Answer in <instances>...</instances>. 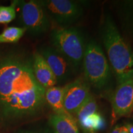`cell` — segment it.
Masks as SVG:
<instances>
[{"mask_svg":"<svg viewBox=\"0 0 133 133\" xmlns=\"http://www.w3.org/2000/svg\"><path fill=\"white\" fill-rule=\"evenodd\" d=\"M102 38L118 84L133 77V51L109 15L104 18Z\"/></svg>","mask_w":133,"mask_h":133,"instance_id":"1","label":"cell"},{"mask_svg":"<svg viewBox=\"0 0 133 133\" xmlns=\"http://www.w3.org/2000/svg\"><path fill=\"white\" fill-rule=\"evenodd\" d=\"M45 91L33 74L11 96L0 102L3 114L8 118H19L36 114L46 101Z\"/></svg>","mask_w":133,"mask_h":133,"instance_id":"2","label":"cell"},{"mask_svg":"<svg viewBox=\"0 0 133 133\" xmlns=\"http://www.w3.org/2000/svg\"><path fill=\"white\" fill-rule=\"evenodd\" d=\"M82 64L84 77L89 84L99 89L107 86L112 77L110 66L102 49L96 41L86 44Z\"/></svg>","mask_w":133,"mask_h":133,"instance_id":"3","label":"cell"},{"mask_svg":"<svg viewBox=\"0 0 133 133\" xmlns=\"http://www.w3.org/2000/svg\"><path fill=\"white\" fill-rule=\"evenodd\" d=\"M54 49L64 56L74 68L82 64L86 46L84 38L78 30L73 27H61L52 32Z\"/></svg>","mask_w":133,"mask_h":133,"instance_id":"4","label":"cell"},{"mask_svg":"<svg viewBox=\"0 0 133 133\" xmlns=\"http://www.w3.org/2000/svg\"><path fill=\"white\" fill-rule=\"evenodd\" d=\"M33 75L32 67L21 62H10L0 66V102Z\"/></svg>","mask_w":133,"mask_h":133,"instance_id":"5","label":"cell"},{"mask_svg":"<svg viewBox=\"0 0 133 133\" xmlns=\"http://www.w3.org/2000/svg\"><path fill=\"white\" fill-rule=\"evenodd\" d=\"M40 4L61 27H69L82 16L83 9L79 3L70 0H47Z\"/></svg>","mask_w":133,"mask_h":133,"instance_id":"6","label":"cell"},{"mask_svg":"<svg viewBox=\"0 0 133 133\" xmlns=\"http://www.w3.org/2000/svg\"><path fill=\"white\" fill-rule=\"evenodd\" d=\"M21 16L24 27L33 34H40L49 29V19L40 3L29 1L22 3Z\"/></svg>","mask_w":133,"mask_h":133,"instance_id":"7","label":"cell"},{"mask_svg":"<svg viewBox=\"0 0 133 133\" xmlns=\"http://www.w3.org/2000/svg\"><path fill=\"white\" fill-rule=\"evenodd\" d=\"M112 123L133 112V77L118 84L111 99Z\"/></svg>","mask_w":133,"mask_h":133,"instance_id":"8","label":"cell"},{"mask_svg":"<svg viewBox=\"0 0 133 133\" xmlns=\"http://www.w3.org/2000/svg\"><path fill=\"white\" fill-rule=\"evenodd\" d=\"M66 86L64 107L66 112L74 116L92 96L89 84L86 79L79 78L66 84Z\"/></svg>","mask_w":133,"mask_h":133,"instance_id":"9","label":"cell"},{"mask_svg":"<svg viewBox=\"0 0 133 133\" xmlns=\"http://www.w3.org/2000/svg\"><path fill=\"white\" fill-rule=\"evenodd\" d=\"M41 54L52 71L57 82H64L71 77L74 67L57 50L54 48H47L43 50Z\"/></svg>","mask_w":133,"mask_h":133,"instance_id":"10","label":"cell"},{"mask_svg":"<svg viewBox=\"0 0 133 133\" xmlns=\"http://www.w3.org/2000/svg\"><path fill=\"white\" fill-rule=\"evenodd\" d=\"M32 70L35 77L40 85L46 89L57 84V80L45 59L40 53H35Z\"/></svg>","mask_w":133,"mask_h":133,"instance_id":"11","label":"cell"},{"mask_svg":"<svg viewBox=\"0 0 133 133\" xmlns=\"http://www.w3.org/2000/svg\"><path fill=\"white\" fill-rule=\"evenodd\" d=\"M49 121L55 133H79L77 121L71 115L54 114Z\"/></svg>","mask_w":133,"mask_h":133,"instance_id":"12","label":"cell"},{"mask_svg":"<svg viewBox=\"0 0 133 133\" xmlns=\"http://www.w3.org/2000/svg\"><path fill=\"white\" fill-rule=\"evenodd\" d=\"M66 86H52L46 89L45 100L54 114L62 115L69 114L64 107V99Z\"/></svg>","mask_w":133,"mask_h":133,"instance_id":"13","label":"cell"},{"mask_svg":"<svg viewBox=\"0 0 133 133\" xmlns=\"http://www.w3.org/2000/svg\"><path fill=\"white\" fill-rule=\"evenodd\" d=\"M84 133H95L104 128L105 120L98 112L88 115L77 123Z\"/></svg>","mask_w":133,"mask_h":133,"instance_id":"14","label":"cell"},{"mask_svg":"<svg viewBox=\"0 0 133 133\" xmlns=\"http://www.w3.org/2000/svg\"><path fill=\"white\" fill-rule=\"evenodd\" d=\"M27 30L25 27L11 26L4 29L0 34V44L16 43L22 37Z\"/></svg>","mask_w":133,"mask_h":133,"instance_id":"15","label":"cell"},{"mask_svg":"<svg viewBox=\"0 0 133 133\" xmlns=\"http://www.w3.org/2000/svg\"><path fill=\"white\" fill-rule=\"evenodd\" d=\"M16 16L15 4L0 6V24H7L12 22Z\"/></svg>","mask_w":133,"mask_h":133,"instance_id":"16","label":"cell"},{"mask_svg":"<svg viewBox=\"0 0 133 133\" xmlns=\"http://www.w3.org/2000/svg\"><path fill=\"white\" fill-rule=\"evenodd\" d=\"M119 133H129L126 126H119Z\"/></svg>","mask_w":133,"mask_h":133,"instance_id":"17","label":"cell"},{"mask_svg":"<svg viewBox=\"0 0 133 133\" xmlns=\"http://www.w3.org/2000/svg\"><path fill=\"white\" fill-rule=\"evenodd\" d=\"M110 133H119V126H116L114 128Z\"/></svg>","mask_w":133,"mask_h":133,"instance_id":"18","label":"cell"},{"mask_svg":"<svg viewBox=\"0 0 133 133\" xmlns=\"http://www.w3.org/2000/svg\"><path fill=\"white\" fill-rule=\"evenodd\" d=\"M128 129L129 133H133V125L131 124H128L126 126Z\"/></svg>","mask_w":133,"mask_h":133,"instance_id":"19","label":"cell"}]
</instances>
